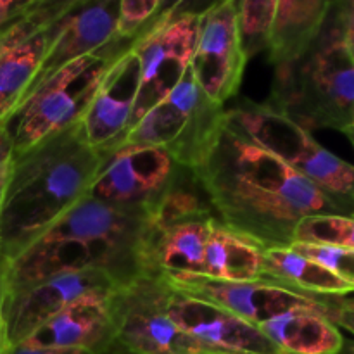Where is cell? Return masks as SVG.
<instances>
[{"mask_svg": "<svg viewBox=\"0 0 354 354\" xmlns=\"http://www.w3.org/2000/svg\"><path fill=\"white\" fill-rule=\"evenodd\" d=\"M218 220L263 249L294 242L304 218L348 211L287 162L227 124L194 171Z\"/></svg>", "mask_w": 354, "mask_h": 354, "instance_id": "obj_1", "label": "cell"}, {"mask_svg": "<svg viewBox=\"0 0 354 354\" xmlns=\"http://www.w3.org/2000/svg\"><path fill=\"white\" fill-rule=\"evenodd\" d=\"M154 220L127 213L85 196L35 244L7 265V294L21 292L48 277L100 270L123 287L156 277L151 266Z\"/></svg>", "mask_w": 354, "mask_h": 354, "instance_id": "obj_2", "label": "cell"}, {"mask_svg": "<svg viewBox=\"0 0 354 354\" xmlns=\"http://www.w3.org/2000/svg\"><path fill=\"white\" fill-rule=\"evenodd\" d=\"M102 158L80 123L14 158L0 207V256L12 261L78 204Z\"/></svg>", "mask_w": 354, "mask_h": 354, "instance_id": "obj_3", "label": "cell"}, {"mask_svg": "<svg viewBox=\"0 0 354 354\" xmlns=\"http://www.w3.org/2000/svg\"><path fill=\"white\" fill-rule=\"evenodd\" d=\"M266 104L310 133L351 127L354 57L344 38L341 2H332L327 21L306 54L275 68Z\"/></svg>", "mask_w": 354, "mask_h": 354, "instance_id": "obj_4", "label": "cell"}, {"mask_svg": "<svg viewBox=\"0 0 354 354\" xmlns=\"http://www.w3.org/2000/svg\"><path fill=\"white\" fill-rule=\"evenodd\" d=\"M131 45L133 41L114 40L104 50L61 68L24 99L7 121L14 158L80 123L109 66Z\"/></svg>", "mask_w": 354, "mask_h": 354, "instance_id": "obj_5", "label": "cell"}, {"mask_svg": "<svg viewBox=\"0 0 354 354\" xmlns=\"http://www.w3.org/2000/svg\"><path fill=\"white\" fill-rule=\"evenodd\" d=\"M225 121L311 180L354 216V166L318 144L310 131L266 102L252 100L227 109Z\"/></svg>", "mask_w": 354, "mask_h": 354, "instance_id": "obj_6", "label": "cell"}, {"mask_svg": "<svg viewBox=\"0 0 354 354\" xmlns=\"http://www.w3.org/2000/svg\"><path fill=\"white\" fill-rule=\"evenodd\" d=\"M225 114L227 109L207 99L189 69L178 85L130 128L123 144L162 149L180 168L194 173L216 142Z\"/></svg>", "mask_w": 354, "mask_h": 354, "instance_id": "obj_7", "label": "cell"}, {"mask_svg": "<svg viewBox=\"0 0 354 354\" xmlns=\"http://www.w3.org/2000/svg\"><path fill=\"white\" fill-rule=\"evenodd\" d=\"M183 6V2L169 3L131 45L140 66V85L130 128L161 102L192 66L201 10Z\"/></svg>", "mask_w": 354, "mask_h": 354, "instance_id": "obj_8", "label": "cell"}, {"mask_svg": "<svg viewBox=\"0 0 354 354\" xmlns=\"http://www.w3.org/2000/svg\"><path fill=\"white\" fill-rule=\"evenodd\" d=\"M182 169L162 149L123 144L104 154L86 196L114 209L154 220Z\"/></svg>", "mask_w": 354, "mask_h": 354, "instance_id": "obj_9", "label": "cell"}, {"mask_svg": "<svg viewBox=\"0 0 354 354\" xmlns=\"http://www.w3.org/2000/svg\"><path fill=\"white\" fill-rule=\"evenodd\" d=\"M168 286L145 275L113 292L116 346L123 354H214L187 335L166 311Z\"/></svg>", "mask_w": 354, "mask_h": 354, "instance_id": "obj_10", "label": "cell"}, {"mask_svg": "<svg viewBox=\"0 0 354 354\" xmlns=\"http://www.w3.org/2000/svg\"><path fill=\"white\" fill-rule=\"evenodd\" d=\"M245 64L237 35V2L221 0L201 10L190 69L207 99L225 106L237 95Z\"/></svg>", "mask_w": 354, "mask_h": 354, "instance_id": "obj_11", "label": "cell"}, {"mask_svg": "<svg viewBox=\"0 0 354 354\" xmlns=\"http://www.w3.org/2000/svg\"><path fill=\"white\" fill-rule=\"evenodd\" d=\"M73 0H41L0 35V123H7L33 85L48 47L52 24Z\"/></svg>", "mask_w": 354, "mask_h": 354, "instance_id": "obj_12", "label": "cell"}, {"mask_svg": "<svg viewBox=\"0 0 354 354\" xmlns=\"http://www.w3.org/2000/svg\"><path fill=\"white\" fill-rule=\"evenodd\" d=\"M171 289L206 301L227 313L241 318L252 327H259L272 318L297 310H322V297L306 296L263 279L248 282H225L206 277H161Z\"/></svg>", "mask_w": 354, "mask_h": 354, "instance_id": "obj_13", "label": "cell"}, {"mask_svg": "<svg viewBox=\"0 0 354 354\" xmlns=\"http://www.w3.org/2000/svg\"><path fill=\"white\" fill-rule=\"evenodd\" d=\"M118 282L100 270L61 273L48 277L21 292L6 296L2 322L7 346L19 344L35 334L50 318L64 311L80 297L93 292H113Z\"/></svg>", "mask_w": 354, "mask_h": 354, "instance_id": "obj_14", "label": "cell"}, {"mask_svg": "<svg viewBox=\"0 0 354 354\" xmlns=\"http://www.w3.org/2000/svg\"><path fill=\"white\" fill-rule=\"evenodd\" d=\"M118 10L120 0H73L52 24L47 52L24 99L61 68L113 44L116 40Z\"/></svg>", "mask_w": 354, "mask_h": 354, "instance_id": "obj_15", "label": "cell"}, {"mask_svg": "<svg viewBox=\"0 0 354 354\" xmlns=\"http://www.w3.org/2000/svg\"><path fill=\"white\" fill-rule=\"evenodd\" d=\"M140 85V66L131 47L114 59L80 120L86 144L100 154L123 145Z\"/></svg>", "mask_w": 354, "mask_h": 354, "instance_id": "obj_16", "label": "cell"}, {"mask_svg": "<svg viewBox=\"0 0 354 354\" xmlns=\"http://www.w3.org/2000/svg\"><path fill=\"white\" fill-rule=\"evenodd\" d=\"M166 311L173 324L214 354H280L258 327L169 286Z\"/></svg>", "mask_w": 354, "mask_h": 354, "instance_id": "obj_17", "label": "cell"}, {"mask_svg": "<svg viewBox=\"0 0 354 354\" xmlns=\"http://www.w3.org/2000/svg\"><path fill=\"white\" fill-rule=\"evenodd\" d=\"M113 292H93L80 297L41 325L26 342L45 349L114 354L118 346Z\"/></svg>", "mask_w": 354, "mask_h": 354, "instance_id": "obj_18", "label": "cell"}, {"mask_svg": "<svg viewBox=\"0 0 354 354\" xmlns=\"http://www.w3.org/2000/svg\"><path fill=\"white\" fill-rule=\"evenodd\" d=\"M216 220V214H206L165 228H156L151 248L154 275L203 277L206 245Z\"/></svg>", "mask_w": 354, "mask_h": 354, "instance_id": "obj_19", "label": "cell"}, {"mask_svg": "<svg viewBox=\"0 0 354 354\" xmlns=\"http://www.w3.org/2000/svg\"><path fill=\"white\" fill-rule=\"evenodd\" d=\"M328 0H277L268 61L275 68L297 61L313 45L327 21Z\"/></svg>", "mask_w": 354, "mask_h": 354, "instance_id": "obj_20", "label": "cell"}, {"mask_svg": "<svg viewBox=\"0 0 354 354\" xmlns=\"http://www.w3.org/2000/svg\"><path fill=\"white\" fill-rule=\"evenodd\" d=\"M280 354H341L342 332L322 310H297L259 325Z\"/></svg>", "mask_w": 354, "mask_h": 354, "instance_id": "obj_21", "label": "cell"}, {"mask_svg": "<svg viewBox=\"0 0 354 354\" xmlns=\"http://www.w3.org/2000/svg\"><path fill=\"white\" fill-rule=\"evenodd\" d=\"M259 279L313 297L354 294L351 286L332 275L313 259L294 251L290 245L263 249Z\"/></svg>", "mask_w": 354, "mask_h": 354, "instance_id": "obj_22", "label": "cell"}, {"mask_svg": "<svg viewBox=\"0 0 354 354\" xmlns=\"http://www.w3.org/2000/svg\"><path fill=\"white\" fill-rule=\"evenodd\" d=\"M261 252V245L216 220L206 245L203 277L225 282H248L259 279Z\"/></svg>", "mask_w": 354, "mask_h": 354, "instance_id": "obj_23", "label": "cell"}, {"mask_svg": "<svg viewBox=\"0 0 354 354\" xmlns=\"http://www.w3.org/2000/svg\"><path fill=\"white\" fill-rule=\"evenodd\" d=\"M277 0L237 2V35L245 61L268 50Z\"/></svg>", "mask_w": 354, "mask_h": 354, "instance_id": "obj_24", "label": "cell"}, {"mask_svg": "<svg viewBox=\"0 0 354 354\" xmlns=\"http://www.w3.org/2000/svg\"><path fill=\"white\" fill-rule=\"evenodd\" d=\"M294 242L330 244L354 249V216L320 214L304 218L294 230Z\"/></svg>", "mask_w": 354, "mask_h": 354, "instance_id": "obj_25", "label": "cell"}, {"mask_svg": "<svg viewBox=\"0 0 354 354\" xmlns=\"http://www.w3.org/2000/svg\"><path fill=\"white\" fill-rule=\"evenodd\" d=\"M168 6L161 0H120L116 40L135 41Z\"/></svg>", "mask_w": 354, "mask_h": 354, "instance_id": "obj_26", "label": "cell"}, {"mask_svg": "<svg viewBox=\"0 0 354 354\" xmlns=\"http://www.w3.org/2000/svg\"><path fill=\"white\" fill-rule=\"evenodd\" d=\"M290 248L299 254L313 259L354 289V249L330 244H301V242H292Z\"/></svg>", "mask_w": 354, "mask_h": 354, "instance_id": "obj_27", "label": "cell"}, {"mask_svg": "<svg viewBox=\"0 0 354 354\" xmlns=\"http://www.w3.org/2000/svg\"><path fill=\"white\" fill-rule=\"evenodd\" d=\"M325 304V313L328 320L339 328L346 330L354 337V294L348 296L322 297Z\"/></svg>", "mask_w": 354, "mask_h": 354, "instance_id": "obj_28", "label": "cell"}, {"mask_svg": "<svg viewBox=\"0 0 354 354\" xmlns=\"http://www.w3.org/2000/svg\"><path fill=\"white\" fill-rule=\"evenodd\" d=\"M41 0H0V35L31 12Z\"/></svg>", "mask_w": 354, "mask_h": 354, "instance_id": "obj_29", "label": "cell"}, {"mask_svg": "<svg viewBox=\"0 0 354 354\" xmlns=\"http://www.w3.org/2000/svg\"><path fill=\"white\" fill-rule=\"evenodd\" d=\"M14 159L12 135H10L9 124L0 123V173L9 168Z\"/></svg>", "mask_w": 354, "mask_h": 354, "instance_id": "obj_30", "label": "cell"}, {"mask_svg": "<svg viewBox=\"0 0 354 354\" xmlns=\"http://www.w3.org/2000/svg\"><path fill=\"white\" fill-rule=\"evenodd\" d=\"M341 14L346 44H348L349 52H351L354 57V0H351V2H341Z\"/></svg>", "mask_w": 354, "mask_h": 354, "instance_id": "obj_31", "label": "cell"}, {"mask_svg": "<svg viewBox=\"0 0 354 354\" xmlns=\"http://www.w3.org/2000/svg\"><path fill=\"white\" fill-rule=\"evenodd\" d=\"M6 354H86L82 351H69V349H45L38 348V346L30 344V342L23 341L19 344L12 346V348L7 349Z\"/></svg>", "mask_w": 354, "mask_h": 354, "instance_id": "obj_32", "label": "cell"}, {"mask_svg": "<svg viewBox=\"0 0 354 354\" xmlns=\"http://www.w3.org/2000/svg\"><path fill=\"white\" fill-rule=\"evenodd\" d=\"M7 261L3 256H0V318H2L3 303H6V294H7Z\"/></svg>", "mask_w": 354, "mask_h": 354, "instance_id": "obj_33", "label": "cell"}, {"mask_svg": "<svg viewBox=\"0 0 354 354\" xmlns=\"http://www.w3.org/2000/svg\"><path fill=\"white\" fill-rule=\"evenodd\" d=\"M10 165H12V162H10ZM9 173H10V166L0 173V207H2L3 192H6V185H7V178H9Z\"/></svg>", "mask_w": 354, "mask_h": 354, "instance_id": "obj_34", "label": "cell"}, {"mask_svg": "<svg viewBox=\"0 0 354 354\" xmlns=\"http://www.w3.org/2000/svg\"><path fill=\"white\" fill-rule=\"evenodd\" d=\"M9 346H7V339H6V327H3V322L0 318V354H6Z\"/></svg>", "mask_w": 354, "mask_h": 354, "instance_id": "obj_35", "label": "cell"}, {"mask_svg": "<svg viewBox=\"0 0 354 354\" xmlns=\"http://www.w3.org/2000/svg\"><path fill=\"white\" fill-rule=\"evenodd\" d=\"M341 354H354V339H344Z\"/></svg>", "mask_w": 354, "mask_h": 354, "instance_id": "obj_36", "label": "cell"}, {"mask_svg": "<svg viewBox=\"0 0 354 354\" xmlns=\"http://www.w3.org/2000/svg\"><path fill=\"white\" fill-rule=\"evenodd\" d=\"M342 133H344L346 137L349 138V142H351L353 147H354V124H351V127H348V128H346V130H342Z\"/></svg>", "mask_w": 354, "mask_h": 354, "instance_id": "obj_37", "label": "cell"}, {"mask_svg": "<svg viewBox=\"0 0 354 354\" xmlns=\"http://www.w3.org/2000/svg\"><path fill=\"white\" fill-rule=\"evenodd\" d=\"M114 354H121V351H120V349H118V351H116V353H114Z\"/></svg>", "mask_w": 354, "mask_h": 354, "instance_id": "obj_38", "label": "cell"}, {"mask_svg": "<svg viewBox=\"0 0 354 354\" xmlns=\"http://www.w3.org/2000/svg\"><path fill=\"white\" fill-rule=\"evenodd\" d=\"M353 124H354V114H353Z\"/></svg>", "mask_w": 354, "mask_h": 354, "instance_id": "obj_39", "label": "cell"}, {"mask_svg": "<svg viewBox=\"0 0 354 354\" xmlns=\"http://www.w3.org/2000/svg\"><path fill=\"white\" fill-rule=\"evenodd\" d=\"M3 33H6V31H3Z\"/></svg>", "mask_w": 354, "mask_h": 354, "instance_id": "obj_40", "label": "cell"}, {"mask_svg": "<svg viewBox=\"0 0 354 354\" xmlns=\"http://www.w3.org/2000/svg\"><path fill=\"white\" fill-rule=\"evenodd\" d=\"M2 35H3V33H2Z\"/></svg>", "mask_w": 354, "mask_h": 354, "instance_id": "obj_41", "label": "cell"}]
</instances>
